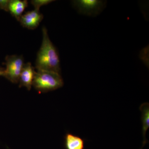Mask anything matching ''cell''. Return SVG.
Masks as SVG:
<instances>
[{
	"label": "cell",
	"instance_id": "6da1fadb",
	"mask_svg": "<svg viewBox=\"0 0 149 149\" xmlns=\"http://www.w3.org/2000/svg\"><path fill=\"white\" fill-rule=\"evenodd\" d=\"M42 41L37 54L35 66L37 70H44L61 73L60 61L58 52L51 42L47 30L42 29Z\"/></svg>",
	"mask_w": 149,
	"mask_h": 149
},
{
	"label": "cell",
	"instance_id": "7a4b0ae2",
	"mask_svg": "<svg viewBox=\"0 0 149 149\" xmlns=\"http://www.w3.org/2000/svg\"><path fill=\"white\" fill-rule=\"evenodd\" d=\"M64 85L60 74L53 71L37 70L32 86L40 93H47L61 88Z\"/></svg>",
	"mask_w": 149,
	"mask_h": 149
},
{
	"label": "cell",
	"instance_id": "3957f363",
	"mask_svg": "<svg viewBox=\"0 0 149 149\" xmlns=\"http://www.w3.org/2000/svg\"><path fill=\"white\" fill-rule=\"evenodd\" d=\"M6 68L3 76L13 83H18L20 73L24 66V60L22 55L8 56L6 58Z\"/></svg>",
	"mask_w": 149,
	"mask_h": 149
},
{
	"label": "cell",
	"instance_id": "277c9868",
	"mask_svg": "<svg viewBox=\"0 0 149 149\" xmlns=\"http://www.w3.org/2000/svg\"><path fill=\"white\" fill-rule=\"evenodd\" d=\"M72 6L80 14L91 17L98 15L105 7L106 2L100 0H75Z\"/></svg>",
	"mask_w": 149,
	"mask_h": 149
},
{
	"label": "cell",
	"instance_id": "5b68a950",
	"mask_svg": "<svg viewBox=\"0 0 149 149\" xmlns=\"http://www.w3.org/2000/svg\"><path fill=\"white\" fill-rule=\"evenodd\" d=\"M43 17V15L40 13V10L35 9L27 12L22 15L19 22L23 27L34 29L38 27Z\"/></svg>",
	"mask_w": 149,
	"mask_h": 149
},
{
	"label": "cell",
	"instance_id": "8992f818",
	"mask_svg": "<svg viewBox=\"0 0 149 149\" xmlns=\"http://www.w3.org/2000/svg\"><path fill=\"white\" fill-rule=\"evenodd\" d=\"M35 71L30 63L24 64L19 79V87H25L30 91L33 85Z\"/></svg>",
	"mask_w": 149,
	"mask_h": 149
},
{
	"label": "cell",
	"instance_id": "52a82bcc",
	"mask_svg": "<svg viewBox=\"0 0 149 149\" xmlns=\"http://www.w3.org/2000/svg\"><path fill=\"white\" fill-rule=\"evenodd\" d=\"M28 6L27 1L10 0L8 6V12L19 21L25 8Z\"/></svg>",
	"mask_w": 149,
	"mask_h": 149
},
{
	"label": "cell",
	"instance_id": "ba28073f",
	"mask_svg": "<svg viewBox=\"0 0 149 149\" xmlns=\"http://www.w3.org/2000/svg\"><path fill=\"white\" fill-rule=\"evenodd\" d=\"M65 146L66 149H84L85 141L79 136L68 133L65 136Z\"/></svg>",
	"mask_w": 149,
	"mask_h": 149
},
{
	"label": "cell",
	"instance_id": "9c48e42d",
	"mask_svg": "<svg viewBox=\"0 0 149 149\" xmlns=\"http://www.w3.org/2000/svg\"><path fill=\"white\" fill-rule=\"evenodd\" d=\"M140 110L141 112V120L142 123V133L143 141V147L147 143L146 135L149 127V104L148 103H144L141 105Z\"/></svg>",
	"mask_w": 149,
	"mask_h": 149
},
{
	"label": "cell",
	"instance_id": "30bf717a",
	"mask_svg": "<svg viewBox=\"0 0 149 149\" xmlns=\"http://www.w3.org/2000/svg\"><path fill=\"white\" fill-rule=\"evenodd\" d=\"M54 1L53 0H32L31 1V3L35 8V9L40 10L41 7L47 5Z\"/></svg>",
	"mask_w": 149,
	"mask_h": 149
},
{
	"label": "cell",
	"instance_id": "8fae6325",
	"mask_svg": "<svg viewBox=\"0 0 149 149\" xmlns=\"http://www.w3.org/2000/svg\"><path fill=\"white\" fill-rule=\"evenodd\" d=\"M9 0H0V9L3 10L8 12Z\"/></svg>",
	"mask_w": 149,
	"mask_h": 149
},
{
	"label": "cell",
	"instance_id": "7c38bea8",
	"mask_svg": "<svg viewBox=\"0 0 149 149\" xmlns=\"http://www.w3.org/2000/svg\"><path fill=\"white\" fill-rule=\"evenodd\" d=\"M3 72H0V76H1V75H3Z\"/></svg>",
	"mask_w": 149,
	"mask_h": 149
},
{
	"label": "cell",
	"instance_id": "4fadbf2b",
	"mask_svg": "<svg viewBox=\"0 0 149 149\" xmlns=\"http://www.w3.org/2000/svg\"><path fill=\"white\" fill-rule=\"evenodd\" d=\"M4 71V70L2 69V68H0V72H3Z\"/></svg>",
	"mask_w": 149,
	"mask_h": 149
},
{
	"label": "cell",
	"instance_id": "5bb4252c",
	"mask_svg": "<svg viewBox=\"0 0 149 149\" xmlns=\"http://www.w3.org/2000/svg\"><path fill=\"white\" fill-rule=\"evenodd\" d=\"M142 148H143V147H142V148H141V149H142Z\"/></svg>",
	"mask_w": 149,
	"mask_h": 149
}]
</instances>
